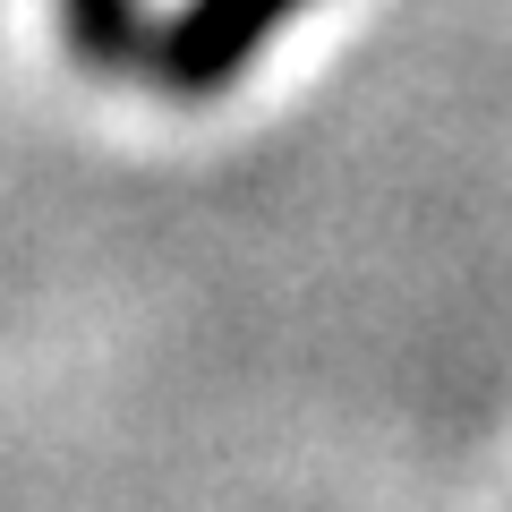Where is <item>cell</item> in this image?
I'll list each match as a JSON object with an SVG mask.
<instances>
[{"label":"cell","mask_w":512,"mask_h":512,"mask_svg":"<svg viewBox=\"0 0 512 512\" xmlns=\"http://www.w3.org/2000/svg\"><path fill=\"white\" fill-rule=\"evenodd\" d=\"M299 9H316V0H180L171 18H154L146 86L171 94V103H214L222 86H239L265 60V43Z\"/></svg>","instance_id":"cell-1"},{"label":"cell","mask_w":512,"mask_h":512,"mask_svg":"<svg viewBox=\"0 0 512 512\" xmlns=\"http://www.w3.org/2000/svg\"><path fill=\"white\" fill-rule=\"evenodd\" d=\"M60 43L86 77H146L154 18L146 0H60Z\"/></svg>","instance_id":"cell-2"}]
</instances>
